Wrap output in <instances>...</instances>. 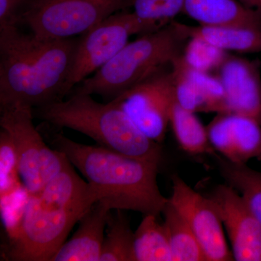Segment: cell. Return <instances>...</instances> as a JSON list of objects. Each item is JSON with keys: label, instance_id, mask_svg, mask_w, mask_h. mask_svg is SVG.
<instances>
[{"label": "cell", "instance_id": "1", "mask_svg": "<svg viewBox=\"0 0 261 261\" xmlns=\"http://www.w3.org/2000/svg\"><path fill=\"white\" fill-rule=\"evenodd\" d=\"M80 37L41 39L0 29V107L33 108L63 100Z\"/></svg>", "mask_w": 261, "mask_h": 261}, {"label": "cell", "instance_id": "2", "mask_svg": "<svg viewBox=\"0 0 261 261\" xmlns=\"http://www.w3.org/2000/svg\"><path fill=\"white\" fill-rule=\"evenodd\" d=\"M53 148L66 156L111 210L133 211L159 216L169 199L162 195L160 164L125 155L101 146L86 145L65 137L43 121L37 126Z\"/></svg>", "mask_w": 261, "mask_h": 261}, {"label": "cell", "instance_id": "3", "mask_svg": "<svg viewBox=\"0 0 261 261\" xmlns=\"http://www.w3.org/2000/svg\"><path fill=\"white\" fill-rule=\"evenodd\" d=\"M33 114L59 129L68 128L88 136L105 148L159 164L162 161L160 144L142 133L112 102L103 104L90 94H70L67 100L34 108Z\"/></svg>", "mask_w": 261, "mask_h": 261}, {"label": "cell", "instance_id": "4", "mask_svg": "<svg viewBox=\"0 0 261 261\" xmlns=\"http://www.w3.org/2000/svg\"><path fill=\"white\" fill-rule=\"evenodd\" d=\"M189 39L185 24L172 20L162 29L128 42L70 94H97L110 102L172 63L183 53Z\"/></svg>", "mask_w": 261, "mask_h": 261}, {"label": "cell", "instance_id": "5", "mask_svg": "<svg viewBox=\"0 0 261 261\" xmlns=\"http://www.w3.org/2000/svg\"><path fill=\"white\" fill-rule=\"evenodd\" d=\"M130 8L132 0H32L20 25L41 39H66L83 35Z\"/></svg>", "mask_w": 261, "mask_h": 261}, {"label": "cell", "instance_id": "6", "mask_svg": "<svg viewBox=\"0 0 261 261\" xmlns=\"http://www.w3.org/2000/svg\"><path fill=\"white\" fill-rule=\"evenodd\" d=\"M0 126L11 137L18 154L22 183L31 195H37L63 170L68 159L47 145L33 123V108L13 105L0 107Z\"/></svg>", "mask_w": 261, "mask_h": 261}, {"label": "cell", "instance_id": "7", "mask_svg": "<svg viewBox=\"0 0 261 261\" xmlns=\"http://www.w3.org/2000/svg\"><path fill=\"white\" fill-rule=\"evenodd\" d=\"M84 214L60 208L31 195L17 234L5 257L15 261H51Z\"/></svg>", "mask_w": 261, "mask_h": 261}, {"label": "cell", "instance_id": "8", "mask_svg": "<svg viewBox=\"0 0 261 261\" xmlns=\"http://www.w3.org/2000/svg\"><path fill=\"white\" fill-rule=\"evenodd\" d=\"M142 20L128 10L118 12L81 36L78 47L65 86V97L89 75L112 59L128 43L130 37L143 35L162 29Z\"/></svg>", "mask_w": 261, "mask_h": 261}, {"label": "cell", "instance_id": "9", "mask_svg": "<svg viewBox=\"0 0 261 261\" xmlns=\"http://www.w3.org/2000/svg\"><path fill=\"white\" fill-rule=\"evenodd\" d=\"M171 64L110 101L124 111L142 133L159 144L166 137L176 100Z\"/></svg>", "mask_w": 261, "mask_h": 261}, {"label": "cell", "instance_id": "10", "mask_svg": "<svg viewBox=\"0 0 261 261\" xmlns=\"http://www.w3.org/2000/svg\"><path fill=\"white\" fill-rule=\"evenodd\" d=\"M170 202L186 220L207 261L233 260L226 243L224 226L214 204L178 176L172 178Z\"/></svg>", "mask_w": 261, "mask_h": 261}, {"label": "cell", "instance_id": "11", "mask_svg": "<svg viewBox=\"0 0 261 261\" xmlns=\"http://www.w3.org/2000/svg\"><path fill=\"white\" fill-rule=\"evenodd\" d=\"M207 197L227 232L233 259L261 261V224L241 195L230 185H220Z\"/></svg>", "mask_w": 261, "mask_h": 261}, {"label": "cell", "instance_id": "12", "mask_svg": "<svg viewBox=\"0 0 261 261\" xmlns=\"http://www.w3.org/2000/svg\"><path fill=\"white\" fill-rule=\"evenodd\" d=\"M216 152L237 164L261 160V124L252 117L236 113H217L206 126Z\"/></svg>", "mask_w": 261, "mask_h": 261}, {"label": "cell", "instance_id": "13", "mask_svg": "<svg viewBox=\"0 0 261 261\" xmlns=\"http://www.w3.org/2000/svg\"><path fill=\"white\" fill-rule=\"evenodd\" d=\"M224 91V112L256 118L261 116V78L258 63L228 55L216 70Z\"/></svg>", "mask_w": 261, "mask_h": 261}, {"label": "cell", "instance_id": "14", "mask_svg": "<svg viewBox=\"0 0 261 261\" xmlns=\"http://www.w3.org/2000/svg\"><path fill=\"white\" fill-rule=\"evenodd\" d=\"M182 54L171 64L176 102L195 113H224V91L217 75L192 68Z\"/></svg>", "mask_w": 261, "mask_h": 261}, {"label": "cell", "instance_id": "15", "mask_svg": "<svg viewBox=\"0 0 261 261\" xmlns=\"http://www.w3.org/2000/svg\"><path fill=\"white\" fill-rule=\"evenodd\" d=\"M111 211L106 202H96L81 218L78 229L51 261H99L105 228Z\"/></svg>", "mask_w": 261, "mask_h": 261}, {"label": "cell", "instance_id": "16", "mask_svg": "<svg viewBox=\"0 0 261 261\" xmlns=\"http://www.w3.org/2000/svg\"><path fill=\"white\" fill-rule=\"evenodd\" d=\"M37 195L47 205L84 214L99 200L97 192L75 172L69 160Z\"/></svg>", "mask_w": 261, "mask_h": 261}, {"label": "cell", "instance_id": "17", "mask_svg": "<svg viewBox=\"0 0 261 261\" xmlns=\"http://www.w3.org/2000/svg\"><path fill=\"white\" fill-rule=\"evenodd\" d=\"M183 13L200 25L261 29V10L238 0H186Z\"/></svg>", "mask_w": 261, "mask_h": 261}, {"label": "cell", "instance_id": "18", "mask_svg": "<svg viewBox=\"0 0 261 261\" xmlns=\"http://www.w3.org/2000/svg\"><path fill=\"white\" fill-rule=\"evenodd\" d=\"M189 37H197L226 51H261V29L237 27H190L185 24Z\"/></svg>", "mask_w": 261, "mask_h": 261}, {"label": "cell", "instance_id": "19", "mask_svg": "<svg viewBox=\"0 0 261 261\" xmlns=\"http://www.w3.org/2000/svg\"><path fill=\"white\" fill-rule=\"evenodd\" d=\"M170 125L178 145L187 153L192 155H216V150L209 140L207 128L195 113L181 107L176 100L171 108Z\"/></svg>", "mask_w": 261, "mask_h": 261}, {"label": "cell", "instance_id": "20", "mask_svg": "<svg viewBox=\"0 0 261 261\" xmlns=\"http://www.w3.org/2000/svg\"><path fill=\"white\" fill-rule=\"evenodd\" d=\"M164 224L169 239L173 261H204L205 254L191 228L168 200L163 209Z\"/></svg>", "mask_w": 261, "mask_h": 261}, {"label": "cell", "instance_id": "21", "mask_svg": "<svg viewBox=\"0 0 261 261\" xmlns=\"http://www.w3.org/2000/svg\"><path fill=\"white\" fill-rule=\"evenodd\" d=\"M157 218L145 215L135 232L136 261H173L166 226Z\"/></svg>", "mask_w": 261, "mask_h": 261}, {"label": "cell", "instance_id": "22", "mask_svg": "<svg viewBox=\"0 0 261 261\" xmlns=\"http://www.w3.org/2000/svg\"><path fill=\"white\" fill-rule=\"evenodd\" d=\"M221 176L243 197L261 224V172L247 164H237L216 154Z\"/></svg>", "mask_w": 261, "mask_h": 261}, {"label": "cell", "instance_id": "23", "mask_svg": "<svg viewBox=\"0 0 261 261\" xmlns=\"http://www.w3.org/2000/svg\"><path fill=\"white\" fill-rule=\"evenodd\" d=\"M111 211L107 224V234L103 241L99 261H136L135 233L123 210Z\"/></svg>", "mask_w": 261, "mask_h": 261}, {"label": "cell", "instance_id": "24", "mask_svg": "<svg viewBox=\"0 0 261 261\" xmlns=\"http://www.w3.org/2000/svg\"><path fill=\"white\" fill-rule=\"evenodd\" d=\"M19 173L18 158L8 132H0V197L5 198L23 186Z\"/></svg>", "mask_w": 261, "mask_h": 261}, {"label": "cell", "instance_id": "25", "mask_svg": "<svg viewBox=\"0 0 261 261\" xmlns=\"http://www.w3.org/2000/svg\"><path fill=\"white\" fill-rule=\"evenodd\" d=\"M183 57L190 66L200 71L212 73L219 69L228 56V51L215 47L200 38H190Z\"/></svg>", "mask_w": 261, "mask_h": 261}, {"label": "cell", "instance_id": "26", "mask_svg": "<svg viewBox=\"0 0 261 261\" xmlns=\"http://www.w3.org/2000/svg\"><path fill=\"white\" fill-rule=\"evenodd\" d=\"M30 194L23 185L14 193L1 199V211L10 239L18 233Z\"/></svg>", "mask_w": 261, "mask_h": 261}, {"label": "cell", "instance_id": "27", "mask_svg": "<svg viewBox=\"0 0 261 261\" xmlns=\"http://www.w3.org/2000/svg\"><path fill=\"white\" fill-rule=\"evenodd\" d=\"M32 0H0V29L20 27L22 18Z\"/></svg>", "mask_w": 261, "mask_h": 261}, {"label": "cell", "instance_id": "28", "mask_svg": "<svg viewBox=\"0 0 261 261\" xmlns=\"http://www.w3.org/2000/svg\"><path fill=\"white\" fill-rule=\"evenodd\" d=\"M132 8L134 13L142 20L166 27L161 20L160 0H132Z\"/></svg>", "mask_w": 261, "mask_h": 261}, {"label": "cell", "instance_id": "29", "mask_svg": "<svg viewBox=\"0 0 261 261\" xmlns=\"http://www.w3.org/2000/svg\"><path fill=\"white\" fill-rule=\"evenodd\" d=\"M186 0H160L161 20L165 25L171 23L179 13H183Z\"/></svg>", "mask_w": 261, "mask_h": 261}, {"label": "cell", "instance_id": "30", "mask_svg": "<svg viewBox=\"0 0 261 261\" xmlns=\"http://www.w3.org/2000/svg\"><path fill=\"white\" fill-rule=\"evenodd\" d=\"M248 8L261 10V0H238Z\"/></svg>", "mask_w": 261, "mask_h": 261}, {"label": "cell", "instance_id": "31", "mask_svg": "<svg viewBox=\"0 0 261 261\" xmlns=\"http://www.w3.org/2000/svg\"><path fill=\"white\" fill-rule=\"evenodd\" d=\"M260 124H261V116H260Z\"/></svg>", "mask_w": 261, "mask_h": 261}]
</instances>
